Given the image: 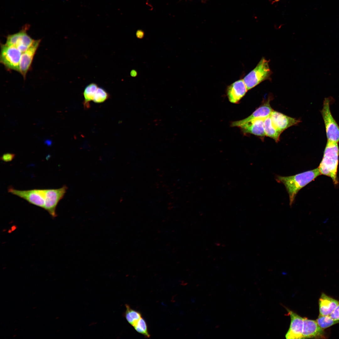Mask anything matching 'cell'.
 <instances>
[{"label": "cell", "instance_id": "8", "mask_svg": "<svg viewBox=\"0 0 339 339\" xmlns=\"http://www.w3.org/2000/svg\"><path fill=\"white\" fill-rule=\"evenodd\" d=\"M67 187L64 185L57 189H45L44 209L53 218L57 216L56 208L59 202L63 197Z\"/></svg>", "mask_w": 339, "mask_h": 339}, {"label": "cell", "instance_id": "15", "mask_svg": "<svg viewBox=\"0 0 339 339\" xmlns=\"http://www.w3.org/2000/svg\"><path fill=\"white\" fill-rule=\"evenodd\" d=\"M263 119L252 120L241 126L239 127L244 133H249L263 138L265 134Z\"/></svg>", "mask_w": 339, "mask_h": 339}, {"label": "cell", "instance_id": "27", "mask_svg": "<svg viewBox=\"0 0 339 339\" xmlns=\"http://www.w3.org/2000/svg\"><path fill=\"white\" fill-rule=\"evenodd\" d=\"M45 143L47 144L48 145H50L51 143V142L50 140H46Z\"/></svg>", "mask_w": 339, "mask_h": 339}, {"label": "cell", "instance_id": "19", "mask_svg": "<svg viewBox=\"0 0 339 339\" xmlns=\"http://www.w3.org/2000/svg\"><path fill=\"white\" fill-rule=\"evenodd\" d=\"M126 310L125 316L127 321L133 326L141 318V315L140 312L130 308L128 305L126 304Z\"/></svg>", "mask_w": 339, "mask_h": 339}, {"label": "cell", "instance_id": "10", "mask_svg": "<svg viewBox=\"0 0 339 339\" xmlns=\"http://www.w3.org/2000/svg\"><path fill=\"white\" fill-rule=\"evenodd\" d=\"M269 99L260 105L250 115L241 120L233 121L232 126L239 127L241 126L250 121L256 119H265L270 116L273 110L270 103Z\"/></svg>", "mask_w": 339, "mask_h": 339}, {"label": "cell", "instance_id": "13", "mask_svg": "<svg viewBox=\"0 0 339 339\" xmlns=\"http://www.w3.org/2000/svg\"><path fill=\"white\" fill-rule=\"evenodd\" d=\"M270 117L274 126L282 132L300 122L299 120L274 110Z\"/></svg>", "mask_w": 339, "mask_h": 339}, {"label": "cell", "instance_id": "25", "mask_svg": "<svg viewBox=\"0 0 339 339\" xmlns=\"http://www.w3.org/2000/svg\"><path fill=\"white\" fill-rule=\"evenodd\" d=\"M136 35L138 38L142 39L143 37L144 34L142 31L138 30L137 32Z\"/></svg>", "mask_w": 339, "mask_h": 339}, {"label": "cell", "instance_id": "11", "mask_svg": "<svg viewBox=\"0 0 339 339\" xmlns=\"http://www.w3.org/2000/svg\"><path fill=\"white\" fill-rule=\"evenodd\" d=\"M41 41L40 40H34L31 46L22 53L19 65V73L25 78L32 61Z\"/></svg>", "mask_w": 339, "mask_h": 339}, {"label": "cell", "instance_id": "3", "mask_svg": "<svg viewBox=\"0 0 339 339\" xmlns=\"http://www.w3.org/2000/svg\"><path fill=\"white\" fill-rule=\"evenodd\" d=\"M269 61L262 57L256 67L243 79L248 90L253 88L262 81L269 79L272 71Z\"/></svg>", "mask_w": 339, "mask_h": 339}, {"label": "cell", "instance_id": "17", "mask_svg": "<svg viewBox=\"0 0 339 339\" xmlns=\"http://www.w3.org/2000/svg\"><path fill=\"white\" fill-rule=\"evenodd\" d=\"M264 125L265 136L278 142L282 132L274 126L270 116L264 119Z\"/></svg>", "mask_w": 339, "mask_h": 339}, {"label": "cell", "instance_id": "16", "mask_svg": "<svg viewBox=\"0 0 339 339\" xmlns=\"http://www.w3.org/2000/svg\"><path fill=\"white\" fill-rule=\"evenodd\" d=\"M339 303L337 300L322 293L319 301L320 315H330Z\"/></svg>", "mask_w": 339, "mask_h": 339}, {"label": "cell", "instance_id": "20", "mask_svg": "<svg viewBox=\"0 0 339 339\" xmlns=\"http://www.w3.org/2000/svg\"><path fill=\"white\" fill-rule=\"evenodd\" d=\"M316 321L320 327L323 329L339 323V320H333L329 315H320Z\"/></svg>", "mask_w": 339, "mask_h": 339}, {"label": "cell", "instance_id": "5", "mask_svg": "<svg viewBox=\"0 0 339 339\" xmlns=\"http://www.w3.org/2000/svg\"><path fill=\"white\" fill-rule=\"evenodd\" d=\"M22 52L15 47L1 44L0 62L8 69L19 72V65Z\"/></svg>", "mask_w": 339, "mask_h": 339}, {"label": "cell", "instance_id": "2", "mask_svg": "<svg viewBox=\"0 0 339 339\" xmlns=\"http://www.w3.org/2000/svg\"><path fill=\"white\" fill-rule=\"evenodd\" d=\"M339 155L338 143L327 141L322 159L318 168L321 174L331 177L335 185H337V167Z\"/></svg>", "mask_w": 339, "mask_h": 339}, {"label": "cell", "instance_id": "21", "mask_svg": "<svg viewBox=\"0 0 339 339\" xmlns=\"http://www.w3.org/2000/svg\"><path fill=\"white\" fill-rule=\"evenodd\" d=\"M133 326L138 333L143 335L146 337L149 338L150 337L147 324L143 318H141Z\"/></svg>", "mask_w": 339, "mask_h": 339}, {"label": "cell", "instance_id": "12", "mask_svg": "<svg viewBox=\"0 0 339 339\" xmlns=\"http://www.w3.org/2000/svg\"><path fill=\"white\" fill-rule=\"evenodd\" d=\"M247 91L243 79L235 81L227 88V94L229 101L233 103H238Z\"/></svg>", "mask_w": 339, "mask_h": 339}, {"label": "cell", "instance_id": "4", "mask_svg": "<svg viewBox=\"0 0 339 339\" xmlns=\"http://www.w3.org/2000/svg\"><path fill=\"white\" fill-rule=\"evenodd\" d=\"M330 99L325 98L321 113L325 127L327 141L339 142V126L333 117L330 109Z\"/></svg>", "mask_w": 339, "mask_h": 339}, {"label": "cell", "instance_id": "1", "mask_svg": "<svg viewBox=\"0 0 339 339\" xmlns=\"http://www.w3.org/2000/svg\"><path fill=\"white\" fill-rule=\"evenodd\" d=\"M321 174L318 168L288 176L277 175L276 180L285 186L289 194V205L291 206L298 192Z\"/></svg>", "mask_w": 339, "mask_h": 339}, {"label": "cell", "instance_id": "24", "mask_svg": "<svg viewBox=\"0 0 339 339\" xmlns=\"http://www.w3.org/2000/svg\"><path fill=\"white\" fill-rule=\"evenodd\" d=\"M14 156V154L10 153H7L3 154L1 158V159L4 161H9L13 159Z\"/></svg>", "mask_w": 339, "mask_h": 339}, {"label": "cell", "instance_id": "6", "mask_svg": "<svg viewBox=\"0 0 339 339\" xmlns=\"http://www.w3.org/2000/svg\"><path fill=\"white\" fill-rule=\"evenodd\" d=\"M29 28V25L26 24L19 32L8 35L7 37L5 44L16 47L22 53L25 51L34 40L27 33Z\"/></svg>", "mask_w": 339, "mask_h": 339}, {"label": "cell", "instance_id": "22", "mask_svg": "<svg viewBox=\"0 0 339 339\" xmlns=\"http://www.w3.org/2000/svg\"><path fill=\"white\" fill-rule=\"evenodd\" d=\"M109 96L108 93L104 89L98 87L93 101L96 103H102L107 100Z\"/></svg>", "mask_w": 339, "mask_h": 339}, {"label": "cell", "instance_id": "26", "mask_svg": "<svg viewBox=\"0 0 339 339\" xmlns=\"http://www.w3.org/2000/svg\"><path fill=\"white\" fill-rule=\"evenodd\" d=\"M131 75L133 77H136L137 75V73L135 70H132L131 72Z\"/></svg>", "mask_w": 339, "mask_h": 339}, {"label": "cell", "instance_id": "7", "mask_svg": "<svg viewBox=\"0 0 339 339\" xmlns=\"http://www.w3.org/2000/svg\"><path fill=\"white\" fill-rule=\"evenodd\" d=\"M8 192L23 198L30 203L44 208L45 189L19 190L10 187Z\"/></svg>", "mask_w": 339, "mask_h": 339}, {"label": "cell", "instance_id": "18", "mask_svg": "<svg viewBox=\"0 0 339 339\" xmlns=\"http://www.w3.org/2000/svg\"><path fill=\"white\" fill-rule=\"evenodd\" d=\"M98 87L96 83H92L85 87L83 93L84 98L83 104L85 108H87L89 106V103L90 101H93Z\"/></svg>", "mask_w": 339, "mask_h": 339}, {"label": "cell", "instance_id": "23", "mask_svg": "<svg viewBox=\"0 0 339 339\" xmlns=\"http://www.w3.org/2000/svg\"><path fill=\"white\" fill-rule=\"evenodd\" d=\"M329 315L333 320H339V303Z\"/></svg>", "mask_w": 339, "mask_h": 339}, {"label": "cell", "instance_id": "14", "mask_svg": "<svg viewBox=\"0 0 339 339\" xmlns=\"http://www.w3.org/2000/svg\"><path fill=\"white\" fill-rule=\"evenodd\" d=\"M324 332L316 320L304 318L302 339L319 338L324 336Z\"/></svg>", "mask_w": 339, "mask_h": 339}, {"label": "cell", "instance_id": "9", "mask_svg": "<svg viewBox=\"0 0 339 339\" xmlns=\"http://www.w3.org/2000/svg\"><path fill=\"white\" fill-rule=\"evenodd\" d=\"M291 318L289 328L285 335L287 339H302L304 318L293 311L287 309Z\"/></svg>", "mask_w": 339, "mask_h": 339}]
</instances>
